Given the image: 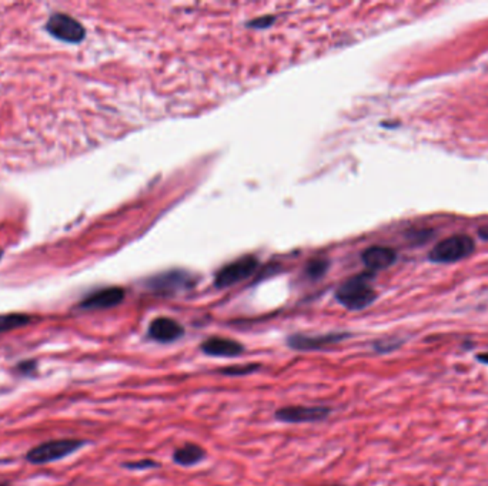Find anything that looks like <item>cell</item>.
I'll return each instance as SVG.
<instances>
[{
    "label": "cell",
    "mask_w": 488,
    "mask_h": 486,
    "mask_svg": "<svg viewBox=\"0 0 488 486\" xmlns=\"http://www.w3.org/2000/svg\"><path fill=\"white\" fill-rule=\"evenodd\" d=\"M374 272L367 271L348 278L336 291V300L348 311H362L377 300V293L371 284Z\"/></svg>",
    "instance_id": "obj_1"
},
{
    "label": "cell",
    "mask_w": 488,
    "mask_h": 486,
    "mask_svg": "<svg viewBox=\"0 0 488 486\" xmlns=\"http://www.w3.org/2000/svg\"><path fill=\"white\" fill-rule=\"evenodd\" d=\"M476 250V243L466 234H455L435 244L428 260L435 264H451L467 259Z\"/></svg>",
    "instance_id": "obj_2"
},
{
    "label": "cell",
    "mask_w": 488,
    "mask_h": 486,
    "mask_svg": "<svg viewBox=\"0 0 488 486\" xmlns=\"http://www.w3.org/2000/svg\"><path fill=\"white\" fill-rule=\"evenodd\" d=\"M87 445L86 441L83 440H55V441H47L43 442L35 448H32L26 459L29 460L31 464L35 465H43V464H50L53 460H60L76 451H79Z\"/></svg>",
    "instance_id": "obj_3"
},
{
    "label": "cell",
    "mask_w": 488,
    "mask_h": 486,
    "mask_svg": "<svg viewBox=\"0 0 488 486\" xmlns=\"http://www.w3.org/2000/svg\"><path fill=\"white\" fill-rule=\"evenodd\" d=\"M347 338H350V334L348 332H343V331L326 332V334H317V336L293 334V336L287 337L286 344L293 351L312 352V351H323V349L330 348L333 345L342 344Z\"/></svg>",
    "instance_id": "obj_4"
},
{
    "label": "cell",
    "mask_w": 488,
    "mask_h": 486,
    "mask_svg": "<svg viewBox=\"0 0 488 486\" xmlns=\"http://www.w3.org/2000/svg\"><path fill=\"white\" fill-rule=\"evenodd\" d=\"M333 413L328 406H305V405H290L278 408L274 413V418L283 424H316L326 421Z\"/></svg>",
    "instance_id": "obj_5"
},
{
    "label": "cell",
    "mask_w": 488,
    "mask_h": 486,
    "mask_svg": "<svg viewBox=\"0 0 488 486\" xmlns=\"http://www.w3.org/2000/svg\"><path fill=\"white\" fill-rule=\"evenodd\" d=\"M194 279L190 272L182 270H173L151 277L147 281V287L160 295H174L180 291L193 287Z\"/></svg>",
    "instance_id": "obj_6"
},
{
    "label": "cell",
    "mask_w": 488,
    "mask_h": 486,
    "mask_svg": "<svg viewBox=\"0 0 488 486\" xmlns=\"http://www.w3.org/2000/svg\"><path fill=\"white\" fill-rule=\"evenodd\" d=\"M46 29L53 37L69 43H79L86 36V31L82 24L65 13H55L51 16L47 20Z\"/></svg>",
    "instance_id": "obj_7"
},
{
    "label": "cell",
    "mask_w": 488,
    "mask_h": 486,
    "mask_svg": "<svg viewBox=\"0 0 488 486\" xmlns=\"http://www.w3.org/2000/svg\"><path fill=\"white\" fill-rule=\"evenodd\" d=\"M257 267V259L253 257V255H246V257H242L233 263H230L228 266L223 267L214 279V286L217 288H227L235 286L240 281H243L244 278H247L249 275H251L254 272Z\"/></svg>",
    "instance_id": "obj_8"
},
{
    "label": "cell",
    "mask_w": 488,
    "mask_h": 486,
    "mask_svg": "<svg viewBox=\"0 0 488 486\" xmlns=\"http://www.w3.org/2000/svg\"><path fill=\"white\" fill-rule=\"evenodd\" d=\"M186 334L185 327L178 321L169 317H159L153 320L147 329V337L159 344H171L183 338Z\"/></svg>",
    "instance_id": "obj_9"
},
{
    "label": "cell",
    "mask_w": 488,
    "mask_h": 486,
    "mask_svg": "<svg viewBox=\"0 0 488 486\" xmlns=\"http://www.w3.org/2000/svg\"><path fill=\"white\" fill-rule=\"evenodd\" d=\"M200 351L213 358H237L243 355L246 347L231 338L224 337H210L200 344Z\"/></svg>",
    "instance_id": "obj_10"
},
{
    "label": "cell",
    "mask_w": 488,
    "mask_h": 486,
    "mask_svg": "<svg viewBox=\"0 0 488 486\" xmlns=\"http://www.w3.org/2000/svg\"><path fill=\"white\" fill-rule=\"evenodd\" d=\"M124 300V290L120 287H109L99 290L89 297H86L81 305V310L94 311V310H108L119 305Z\"/></svg>",
    "instance_id": "obj_11"
},
{
    "label": "cell",
    "mask_w": 488,
    "mask_h": 486,
    "mask_svg": "<svg viewBox=\"0 0 488 486\" xmlns=\"http://www.w3.org/2000/svg\"><path fill=\"white\" fill-rule=\"evenodd\" d=\"M362 259L369 271L376 274L380 270L392 267L397 260V252L390 247L373 245L363 252Z\"/></svg>",
    "instance_id": "obj_12"
},
{
    "label": "cell",
    "mask_w": 488,
    "mask_h": 486,
    "mask_svg": "<svg viewBox=\"0 0 488 486\" xmlns=\"http://www.w3.org/2000/svg\"><path fill=\"white\" fill-rule=\"evenodd\" d=\"M205 458H208V452H205V449L193 442H187L183 446L177 448L171 455L173 462L180 467L199 465Z\"/></svg>",
    "instance_id": "obj_13"
},
{
    "label": "cell",
    "mask_w": 488,
    "mask_h": 486,
    "mask_svg": "<svg viewBox=\"0 0 488 486\" xmlns=\"http://www.w3.org/2000/svg\"><path fill=\"white\" fill-rule=\"evenodd\" d=\"M259 370H262L260 364H236L217 370V374L224 376H247L259 372Z\"/></svg>",
    "instance_id": "obj_14"
},
{
    "label": "cell",
    "mask_w": 488,
    "mask_h": 486,
    "mask_svg": "<svg viewBox=\"0 0 488 486\" xmlns=\"http://www.w3.org/2000/svg\"><path fill=\"white\" fill-rule=\"evenodd\" d=\"M31 317L26 314H3L0 315V334L8 332L20 327L28 325L31 322Z\"/></svg>",
    "instance_id": "obj_15"
},
{
    "label": "cell",
    "mask_w": 488,
    "mask_h": 486,
    "mask_svg": "<svg viewBox=\"0 0 488 486\" xmlns=\"http://www.w3.org/2000/svg\"><path fill=\"white\" fill-rule=\"evenodd\" d=\"M328 270V261L324 259H317L308 263L307 268H305V274L308 278L312 279H320L321 277L326 275Z\"/></svg>",
    "instance_id": "obj_16"
},
{
    "label": "cell",
    "mask_w": 488,
    "mask_h": 486,
    "mask_svg": "<svg viewBox=\"0 0 488 486\" xmlns=\"http://www.w3.org/2000/svg\"><path fill=\"white\" fill-rule=\"evenodd\" d=\"M123 468L132 469V471H147V469L160 468V464L153 459H140V460H135V462L123 464Z\"/></svg>",
    "instance_id": "obj_17"
},
{
    "label": "cell",
    "mask_w": 488,
    "mask_h": 486,
    "mask_svg": "<svg viewBox=\"0 0 488 486\" xmlns=\"http://www.w3.org/2000/svg\"><path fill=\"white\" fill-rule=\"evenodd\" d=\"M403 342L401 341H394V340H380V341H376L374 342V349L378 352V354H387V352H392L394 349H397Z\"/></svg>",
    "instance_id": "obj_18"
},
{
    "label": "cell",
    "mask_w": 488,
    "mask_h": 486,
    "mask_svg": "<svg viewBox=\"0 0 488 486\" xmlns=\"http://www.w3.org/2000/svg\"><path fill=\"white\" fill-rule=\"evenodd\" d=\"M273 17L271 16H264L262 19H255V20H251L249 26L250 28H257V29H264L267 26H271V23H273Z\"/></svg>",
    "instance_id": "obj_19"
},
{
    "label": "cell",
    "mask_w": 488,
    "mask_h": 486,
    "mask_svg": "<svg viewBox=\"0 0 488 486\" xmlns=\"http://www.w3.org/2000/svg\"><path fill=\"white\" fill-rule=\"evenodd\" d=\"M17 368H19L20 372H23V374H29V372L35 371L36 363H35V361H23L22 364H19Z\"/></svg>",
    "instance_id": "obj_20"
},
{
    "label": "cell",
    "mask_w": 488,
    "mask_h": 486,
    "mask_svg": "<svg viewBox=\"0 0 488 486\" xmlns=\"http://www.w3.org/2000/svg\"><path fill=\"white\" fill-rule=\"evenodd\" d=\"M476 360L481 364H485L488 365V352H481V354H477L476 355Z\"/></svg>",
    "instance_id": "obj_21"
},
{
    "label": "cell",
    "mask_w": 488,
    "mask_h": 486,
    "mask_svg": "<svg viewBox=\"0 0 488 486\" xmlns=\"http://www.w3.org/2000/svg\"><path fill=\"white\" fill-rule=\"evenodd\" d=\"M480 237L485 241H488V227H484L480 229Z\"/></svg>",
    "instance_id": "obj_22"
},
{
    "label": "cell",
    "mask_w": 488,
    "mask_h": 486,
    "mask_svg": "<svg viewBox=\"0 0 488 486\" xmlns=\"http://www.w3.org/2000/svg\"><path fill=\"white\" fill-rule=\"evenodd\" d=\"M0 486H12V485H9V483H0Z\"/></svg>",
    "instance_id": "obj_23"
},
{
    "label": "cell",
    "mask_w": 488,
    "mask_h": 486,
    "mask_svg": "<svg viewBox=\"0 0 488 486\" xmlns=\"http://www.w3.org/2000/svg\"><path fill=\"white\" fill-rule=\"evenodd\" d=\"M0 257H2V250H0Z\"/></svg>",
    "instance_id": "obj_24"
},
{
    "label": "cell",
    "mask_w": 488,
    "mask_h": 486,
    "mask_svg": "<svg viewBox=\"0 0 488 486\" xmlns=\"http://www.w3.org/2000/svg\"><path fill=\"white\" fill-rule=\"evenodd\" d=\"M334 486H342V485H334Z\"/></svg>",
    "instance_id": "obj_25"
}]
</instances>
